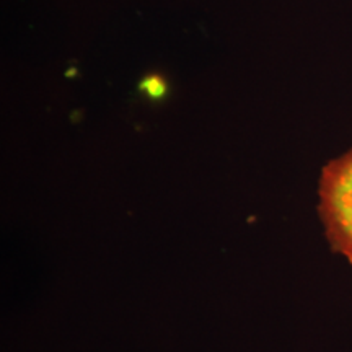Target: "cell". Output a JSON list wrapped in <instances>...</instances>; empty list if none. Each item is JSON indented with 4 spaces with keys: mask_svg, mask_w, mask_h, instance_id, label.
Listing matches in <instances>:
<instances>
[{
    "mask_svg": "<svg viewBox=\"0 0 352 352\" xmlns=\"http://www.w3.org/2000/svg\"><path fill=\"white\" fill-rule=\"evenodd\" d=\"M320 197L329 240L352 261V151L324 168Z\"/></svg>",
    "mask_w": 352,
    "mask_h": 352,
    "instance_id": "6da1fadb",
    "label": "cell"
}]
</instances>
